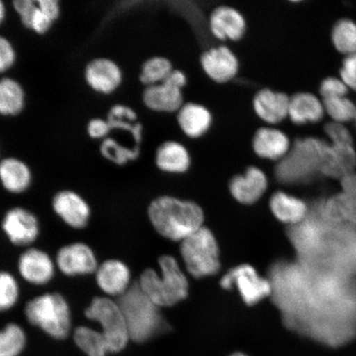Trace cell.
<instances>
[{
    "label": "cell",
    "instance_id": "obj_1",
    "mask_svg": "<svg viewBox=\"0 0 356 356\" xmlns=\"http://www.w3.org/2000/svg\"><path fill=\"white\" fill-rule=\"evenodd\" d=\"M268 278L270 298L289 330L332 347L356 337L355 278L297 260L275 262Z\"/></svg>",
    "mask_w": 356,
    "mask_h": 356
},
{
    "label": "cell",
    "instance_id": "obj_2",
    "mask_svg": "<svg viewBox=\"0 0 356 356\" xmlns=\"http://www.w3.org/2000/svg\"><path fill=\"white\" fill-rule=\"evenodd\" d=\"M287 234L298 261L356 278V228L325 220L320 203L309 207L304 221L288 227Z\"/></svg>",
    "mask_w": 356,
    "mask_h": 356
},
{
    "label": "cell",
    "instance_id": "obj_3",
    "mask_svg": "<svg viewBox=\"0 0 356 356\" xmlns=\"http://www.w3.org/2000/svg\"><path fill=\"white\" fill-rule=\"evenodd\" d=\"M148 215L154 229L175 242L184 241L204 226V212L198 204L169 195L154 200Z\"/></svg>",
    "mask_w": 356,
    "mask_h": 356
},
{
    "label": "cell",
    "instance_id": "obj_4",
    "mask_svg": "<svg viewBox=\"0 0 356 356\" xmlns=\"http://www.w3.org/2000/svg\"><path fill=\"white\" fill-rule=\"evenodd\" d=\"M118 304L126 319L130 339L137 343H144L170 328L161 309L145 295L138 282L119 297Z\"/></svg>",
    "mask_w": 356,
    "mask_h": 356
},
{
    "label": "cell",
    "instance_id": "obj_5",
    "mask_svg": "<svg viewBox=\"0 0 356 356\" xmlns=\"http://www.w3.org/2000/svg\"><path fill=\"white\" fill-rule=\"evenodd\" d=\"M159 273L146 269L139 286L145 295L160 309L168 308L185 300L189 295L188 279L176 258L164 255L159 259Z\"/></svg>",
    "mask_w": 356,
    "mask_h": 356
},
{
    "label": "cell",
    "instance_id": "obj_6",
    "mask_svg": "<svg viewBox=\"0 0 356 356\" xmlns=\"http://www.w3.org/2000/svg\"><path fill=\"white\" fill-rule=\"evenodd\" d=\"M327 144L314 138L296 140L275 168L277 179L283 184H296L309 181L315 173H321Z\"/></svg>",
    "mask_w": 356,
    "mask_h": 356
},
{
    "label": "cell",
    "instance_id": "obj_7",
    "mask_svg": "<svg viewBox=\"0 0 356 356\" xmlns=\"http://www.w3.org/2000/svg\"><path fill=\"white\" fill-rule=\"evenodd\" d=\"M180 253L186 270L195 279L212 277L220 270L219 244L206 226L181 242Z\"/></svg>",
    "mask_w": 356,
    "mask_h": 356
},
{
    "label": "cell",
    "instance_id": "obj_8",
    "mask_svg": "<svg viewBox=\"0 0 356 356\" xmlns=\"http://www.w3.org/2000/svg\"><path fill=\"white\" fill-rule=\"evenodd\" d=\"M28 321L57 340L68 337L71 315L68 302L60 293H51L35 298L26 305Z\"/></svg>",
    "mask_w": 356,
    "mask_h": 356
},
{
    "label": "cell",
    "instance_id": "obj_9",
    "mask_svg": "<svg viewBox=\"0 0 356 356\" xmlns=\"http://www.w3.org/2000/svg\"><path fill=\"white\" fill-rule=\"evenodd\" d=\"M86 316L101 325V332L105 337L109 353H120L131 340L126 319L118 302L106 297H96L86 309Z\"/></svg>",
    "mask_w": 356,
    "mask_h": 356
},
{
    "label": "cell",
    "instance_id": "obj_10",
    "mask_svg": "<svg viewBox=\"0 0 356 356\" xmlns=\"http://www.w3.org/2000/svg\"><path fill=\"white\" fill-rule=\"evenodd\" d=\"M225 291H238L243 304L252 307L271 296L273 286L268 277H262L252 265L240 264L229 270L220 282Z\"/></svg>",
    "mask_w": 356,
    "mask_h": 356
},
{
    "label": "cell",
    "instance_id": "obj_11",
    "mask_svg": "<svg viewBox=\"0 0 356 356\" xmlns=\"http://www.w3.org/2000/svg\"><path fill=\"white\" fill-rule=\"evenodd\" d=\"M184 72L175 70L161 83L146 87L143 102L147 108L159 113H175L184 105L182 88L186 86Z\"/></svg>",
    "mask_w": 356,
    "mask_h": 356
},
{
    "label": "cell",
    "instance_id": "obj_12",
    "mask_svg": "<svg viewBox=\"0 0 356 356\" xmlns=\"http://www.w3.org/2000/svg\"><path fill=\"white\" fill-rule=\"evenodd\" d=\"M56 264L61 273L69 277L95 273L99 267L95 252L83 243L61 248L57 252Z\"/></svg>",
    "mask_w": 356,
    "mask_h": 356
},
{
    "label": "cell",
    "instance_id": "obj_13",
    "mask_svg": "<svg viewBox=\"0 0 356 356\" xmlns=\"http://www.w3.org/2000/svg\"><path fill=\"white\" fill-rule=\"evenodd\" d=\"M84 78L93 91L111 95L121 86L123 76L119 65L108 58H97L87 65Z\"/></svg>",
    "mask_w": 356,
    "mask_h": 356
},
{
    "label": "cell",
    "instance_id": "obj_14",
    "mask_svg": "<svg viewBox=\"0 0 356 356\" xmlns=\"http://www.w3.org/2000/svg\"><path fill=\"white\" fill-rule=\"evenodd\" d=\"M2 227L8 239L17 246H28L38 238L39 234L38 218L22 207L8 211L4 216Z\"/></svg>",
    "mask_w": 356,
    "mask_h": 356
},
{
    "label": "cell",
    "instance_id": "obj_15",
    "mask_svg": "<svg viewBox=\"0 0 356 356\" xmlns=\"http://www.w3.org/2000/svg\"><path fill=\"white\" fill-rule=\"evenodd\" d=\"M268 186L265 172L254 166L248 167L243 175L231 178L229 188L230 194L237 202L251 206L259 200Z\"/></svg>",
    "mask_w": 356,
    "mask_h": 356
},
{
    "label": "cell",
    "instance_id": "obj_16",
    "mask_svg": "<svg viewBox=\"0 0 356 356\" xmlns=\"http://www.w3.org/2000/svg\"><path fill=\"white\" fill-rule=\"evenodd\" d=\"M200 65L209 78L218 83H225L237 75L238 58L229 48L221 46L211 48L200 57Z\"/></svg>",
    "mask_w": 356,
    "mask_h": 356
},
{
    "label": "cell",
    "instance_id": "obj_17",
    "mask_svg": "<svg viewBox=\"0 0 356 356\" xmlns=\"http://www.w3.org/2000/svg\"><path fill=\"white\" fill-rule=\"evenodd\" d=\"M53 209L62 220L74 229H81L88 225L90 208L79 194L72 191H61L53 198Z\"/></svg>",
    "mask_w": 356,
    "mask_h": 356
},
{
    "label": "cell",
    "instance_id": "obj_18",
    "mask_svg": "<svg viewBox=\"0 0 356 356\" xmlns=\"http://www.w3.org/2000/svg\"><path fill=\"white\" fill-rule=\"evenodd\" d=\"M210 29L213 37L220 41L238 42L246 33V21L237 10L220 6L211 13Z\"/></svg>",
    "mask_w": 356,
    "mask_h": 356
},
{
    "label": "cell",
    "instance_id": "obj_19",
    "mask_svg": "<svg viewBox=\"0 0 356 356\" xmlns=\"http://www.w3.org/2000/svg\"><path fill=\"white\" fill-rule=\"evenodd\" d=\"M19 269L22 278L38 286L51 282L55 274L54 264L50 256L37 248H31L22 253Z\"/></svg>",
    "mask_w": 356,
    "mask_h": 356
},
{
    "label": "cell",
    "instance_id": "obj_20",
    "mask_svg": "<svg viewBox=\"0 0 356 356\" xmlns=\"http://www.w3.org/2000/svg\"><path fill=\"white\" fill-rule=\"evenodd\" d=\"M289 100L286 93L264 88L253 97V108L262 121L275 124L289 117Z\"/></svg>",
    "mask_w": 356,
    "mask_h": 356
},
{
    "label": "cell",
    "instance_id": "obj_21",
    "mask_svg": "<svg viewBox=\"0 0 356 356\" xmlns=\"http://www.w3.org/2000/svg\"><path fill=\"white\" fill-rule=\"evenodd\" d=\"M95 273L97 286L106 295L120 297L131 286L130 269L121 261L102 262Z\"/></svg>",
    "mask_w": 356,
    "mask_h": 356
},
{
    "label": "cell",
    "instance_id": "obj_22",
    "mask_svg": "<svg viewBox=\"0 0 356 356\" xmlns=\"http://www.w3.org/2000/svg\"><path fill=\"white\" fill-rule=\"evenodd\" d=\"M291 148L289 137L277 129H258L252 138L253 151L261 159L280 161L289 153Z\"/></svg>",
    "mask_w": 356,
    "mask_h": 356
},
{
    "label": "cell",
    "instance_id": "obj_23",
    "mask_svg": "<svg viewBox=\"0 0 356 356\" xmlns=\"http://www.w3.org/2000/svg\"><path fill=\"white\" fill-rule=\"evenodd\" d=\"M356 153L353 145H327L323 155L321 173L340 180L355 171Z\"/></svg>",
    "mask_w": 356,
    "mask_h": 356
},
{
    "label": "cell",
    "instance_id": "obj_24",
    "mask_svg": "<svg viewBox=\"0 0 356 356\" xmlns=\"http://www.w3.org/2000/svg\"><path fill=\"white\" fill-rule=\"evenodd\" d=\"M269 207L275 219L288 227L299 225L309 212V206L305 200L284 191H277L271 195Z\"/></svg>",
    "mask_w": 356,
    "mask_h": 356
},
{
    "label": "cell",
    "instance_id": "obj_25",
    "mask_svg": "<svg viewBox=\"0 0 356 356\" xmlns=\"http://www.w3.org/2000/svg\"><path fill=\"white\" fill-rule=\"evenodd\" d=\"M177 122L185 135L197 139L211 128L212 115L204 106L188 102L177 111Z\"/></svg>",
    "mask_w": 356,
    "mask_h": 356
},
{
    "label": "cell",
    "instance_id": "obj_26",
    "mask_svg": "<svg viewBox=\"0 0 356 356\" xmlns=\"http://www.w3.org/2000/svg\"><path fill=\"white\" fill-rule=\"evenodd\" d=\"M325 113L323 101L311 92H298L289 100V118L296 124L321 121Z\"/></svg>",
    "mask_w": 356,
    "mask_h": 356
},
{
    "label": "cell",
    "instance_id": "obj_27",
    "mask_svg": "<svg viewBox=\"0 0 356 356\" xmlns=\"http://www.w3.org/2000/svg\"><path fill=\"white\" fill-rule=\"evenodd\" d=\"M155 163L163 172L179 175L188 170L191 157L184 145L176 141H167L156 151Z\"/></svg>",
    "mask_w": 356,
    "mask_h": 356
},
{
    "label": "cell",
    "instance_id": "obj_28",
    "mask_svg": "<svg viewBox=\"0 0 356 356\" xmlns=\"http://www.w3.org/2000/svg\"><path fill=\"white\" fill-rule=\"evenodd\" d=\"M0 181L10 193H24L32 182V172L22 160L6 158L0 162Z\"/></svg>",
    "mask_w": 356,
    "mask_h": 356
},
{
    "label": "cell",
    "instance_id": "obj_29",
    "mask_svg": "<svg viewBox=\"0 0 356 356\" xmlns=\"http://www.w3.org/2000/svg\"><path fill=\"white\" fill-rule=\"evenodd\" d=\"M324 219L332 224L356 228V200L339 193L320 203Z\"/></svg>",
    "mask_w": 356,
    "mask_h": 356
},
{
    "label": "cell",
    "instance_id": "obj_30",
    "mask_svg": "<svg viewBox=\"0 0 356 356\" xmlns=\"http://www.w3.org/2000/svg\"><path fill=\"white\" fill-rule=\"evenodd\" d=\"M106 121L111 130L126 131L138 145H141L143 126L138 122V115L130 106L117 104L111 106Z\"/></svg>",
    "mask_w": 356,
    "mask_h": 356
},
{
    "label": "cell",
    "instance_id": "obj_31",
    "mask_svg": "<svg viewBox=\"0 0 356 356\" xmlns=\"http://www.w3.org/2000/svg\"><path fill=\"white\" fill-rule=\"evenodd\" d=\"M26 95L24 88L11 78L0 79V115L15 117L25 108Z\"/></svg>",
    "mask_w": 356,
    "mask_h": 356
},
{
    "label": "cell",
    "instance_id": "obj_32",
    "mask_svg": "<svg viewBox=\"0 0 356 356\" xmlns=\"http://www.w3.org/2000/svg\"><path fill=\"white\" fill-rule=\"evenodd\" d=\"M75 343L88 356H106L109 353L108 344L102 332L88 327H79L74 333Z\"/></svg>",
    "mask_w": 356,
    "mask_h": 356
},
{
    "label": "cell",
    "instance_id": "obj_33",
    "mask_svg": "<svg viewBox=\"0 0 356 356\" xmlns=\"http://www.w3.org/2000/svg\"><path fill=\"white\" fill-rule=\"evenodd\" d=\"M332 41L334 47L341 54L356 55V22L350 19L338 21L332 29Z\"/></svg>",
    "mask_w": 356,
    "mask_h": 356
},
{
    "label": "cell",
    "instance_id": "obj_34",
    "mask_svg": "<svg viewBox=\"0 0 356 356\" xmlns=\"http://www.w3.org/2000/svg\"><path fill=\"white\" fill-rule=\"evenodd\" d=\"M173 70L172 64L167 58L154 56L142 65L140 80L146 87L156 86L163 83Z\"/></svg>",
    "mask_w": 356,
    "mask_h": 356
},
{
    "label": "cell",
    "instance_id": "obj_35",
    "mask_svg": "<svg viewBox=\"0 0 356 356\" xmlns=\"http://www.w3.org/2000/svg\"><path fill=\"white\" fill-rule=\"evenodd\" d=\"M100 153L108 161L122 166L139 158L140 149L124 146L111 138H106L102 142Z\"/></svg>",
    "mask_w": 356,
    "mask_h": 356
},
{
    "label": "cell",
    "instance_id": "obj_36",
    "mask_svg": "<svg viewBox=\"0 0 356 356\" xmlns=\"http://www.w3.org/2000/svg\"><path fill=\"white\" fill-rule=\"evenodd\" d=\"M26 345V335L15 323L7 325L0 331V356H17Z\"/></svg>",
    "mask_w": 356,
    "mask_h": 356
},
{
    "label": "cell",
    "instance_id": "obj_37",
    "mask_svg": "<svg viewBox=\"0 0 356 356\" xmlns=\"http://www.w3.org/2000/svg\"><path fill=\"white\" fill-rule=\"evenodd\" d=\"M322 101L325 113L333 122L344 124L355 119L356 105L346 96Z\"/></svg>",
    "mask_w": 356,
    "mask_h": 356
},
{
    "label": "cell",
    "instance_id": "obj_38",
    "mask_svg": "<svg viewBox=\"0 0 356 356\" xmlns=\"http://www.w3.org/2000/svg\"><path fill=\"white\" fill-rule=\"evenodd\" d=\"M19 296V288L15 278L6 271L0 273V312L13 308Z\"/></svg>",
    "mask_w": 356,
    "mask_h": 356
},
{
    "label": "cell",
    "instance_id": "obj_39",
    "mask_svg": "<svg viewBox=\"0 0 356 356\" xmlns=\"http://www.w3.org/2000/svg\"><path fill=\"white\" fill-rule=\"evenodd\" d=\"M349 88L340 78L328 77L323 80L319 86V93L323 100L346 97Z\"/></svg>",
    "mask_w": 356,
    "mask_h": 356
},
{
    "label": "cell",
    "instance_id": "obj_40",
    "mask_svg": "<svg viewBox=\"0 0 356 356\" xmlns=\"http://www.w3.org/2000/svg\"><path fill=\"white\" fill-rule=\"evenodd\" d=\"M330 144L334 145H353V136L344 124L330 122L324 128Z\"/></svg>",
    "mask_w": 356,
    "mask_h": 356
},
{
    "label": "cell",
    "instance_id": "obj_41",
    "mask_svg": "<svg viewBox=\"0 0 356 356\" xmlns=\"http://www.w3.org/2000/svg\"><path fill=\"white\" fill-rule=\"evenodd\" d=\"M16 61V51L12 43L0 35V74L11 69Z\"/></svg>",
    "mask_w": 356,
    "mask_h": 356
},
{
    "label": "cell",
    "instance_id": "obj_42",
    "mask_svg": "<svg viewBox=\"0 0 356 356\" xmlns=\"http://www.w3.org/2000/svg\"><path fill=\"white\" fill-rule=\"evenodd\" d=\"M340 79L356 92V55L346 56L340 69Z\"/></svg>",
    "mask_w": 356,
    "mask_h": 356
},
{
    "label": "cell",
    "instance_id": "obj_43",
    "mask_svg": "<svg viewBox=\"0 0 356 356\" xmlns=\"http://www.w3.org/2000/svg\"><path fill=\"white\" fill-rule=\"evenodd\" d=\"M54 22L40 8L37 0V7L35 8L29 29L40 35L44 34L52 28Z\"/></svg>",
    "mask_w": 356,
    "mask_h": 356
},
{
    "label": "cell",
    "instance_id": "obj_44",
    "mask_svg": "<svg viewBox=\"0 0 356 356\" xmlns=\"http://www.w3.org/2000/svg\"><path fill=\"white\" fill-rule=\"evenodd\" d=\"M13 8L19 15L22 25L29 29L30 21L37 6V0H15Z\"/></svg>",
    "mask_w": 356,
    "mask_h": 356
},
{
    "label": "cell",
    "instance_id": "obj_45",
    "mask_svg": "<svg viewBox=\"0 0 356 356\" xmlns=\"http://www.w3.org/2000/svg\"><path fill=\"white\" fill-rule=\"evenodd\" d=\"M111 131L108 121L101 118L92 119L87 127L88 135L92 139H106Z\"/></svg>",
    "mask_w": 356,
    "mask_h": 356
},
{
    "label": "cell",
    "instance_id": "obj_46",
    "mask_svg": "<svg viewBox=\"0 0 356 356\" xmlns=\"http://www.w3.org/2000/svg\"><path fill=\"white\" fill-rule=\"evenodd\" d=\"M341 193L356 200V172H351L339 180Z\"/></svg>",
    "mask_w": 356,
    "mask_h": 356
},
{
    "label": "cell",
    "instance_id": "obj_47",
    "mask_svg": "<svg viewBox=\"0 0 356 356\" xmlns=\"http://www.w3.org/2000/svg\"><path fill=\"white\" fill-rule=\"evenodd\" d=\"M38 3L41 10L50 17L53 22H56L60 15V6L58 0H38Z\"/></svg>",
    "mask_w": 356,
    "mask_h": 356
},
{
    "label": "cell",
    "instance_id": "obj_48",
    "mask_svg": "<svg viewBox=\"0 0 356 356\" xmlns=\"http://www.w3.org/2000/svg\"><path fill=\"white\" fill-rule=\"evenodd\" d=\"M6 17V8L4 3L0 0V25L3 24Z\"/></svg>",
    "mask_w": 356,
    "mask_h": 356
},
{
    "label": "cell",
    "instance_id": "obj_49",
    "mask_svg": "<svg viewBox=\"0 0 356 356\" xmlns=\"http://www.w3.org/2000/svg\"><path fill=\"white\" fill-rule=\"evenodd\" d=\"M229 356H248V355L246 354H244L243 353H235L232 355H230Z\"/></svg>",
    "mask_w": 356,
    "mask_h": 356
},
{
    "label": "cell",
    "instance_id": "obj_50",
    "mask_svg": "<svg viewBox=\"0 0 356 356\" xmlns=\"http://www.w3.org/2000/svg\"><path fill=\"white\" fill-rule=\"evenodd\" d=\"M355 122H356V115H355Z\"/></svg>",
    "mask_w": 356,
    "mask_h": 356
}]
</instances>
